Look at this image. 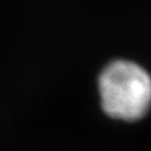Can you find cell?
<instances>
[{"mask_svg":"<svg viewBox=\"0 0 151 151\" xmlns=\"http://www.w3.org/2000/svg\"><path fill=\"white\" fill-rule=\"evenodd\" d=\"M98 91L103 112L115 120L139 121L151 107V76L131 60L108 63L98 78Z\"/></svg>","mask_w":151,"mask_h":151,"instance_id":"6da1fadb","label":"cell"}]
</instances>
